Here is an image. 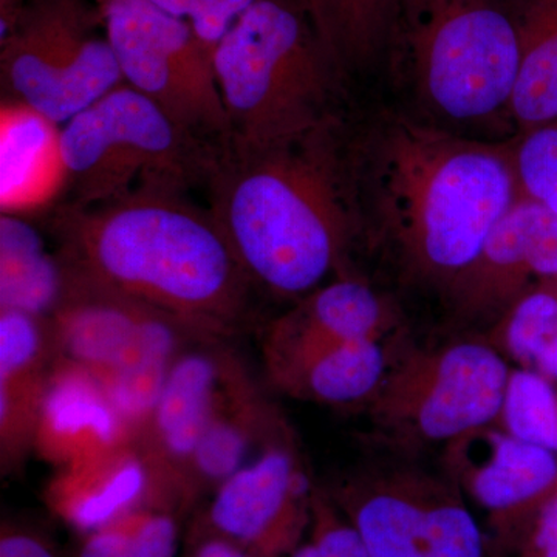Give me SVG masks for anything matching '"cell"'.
I'll return each mask as SVG.
<instances>
[{
	"instance_id": "obj_4",
	"label": "cell",
	"mask_w": 557,
	"mask_h": 557,
	"mask_svg": "<svg viewBox=\"0 0 557 557\" xmlns=\"http://www.w3.org/2000/svg\"><path fill=\"white\" fill-rule=\"evenodd\" d=\"M519 36L509 0H403L386 62L398 108L465 135L518 137Z\"/></svg>"
},
{
	"instance_id": "obj_18",
	"label": "cell",
	"mask_w": 557,
	"mask_h": 557,
	"mask_svg": "<svg viewBox=\"0 0 557 557\" xmlns=\"http://www.w3.org/2000/svg\"><path fill=\"white\" fill-rule=\"evenodd\" d=\"M346 518L370 557H432L421 480L359 483L347 493Z\"/></svg>"
},
{
	"instance_id": "obj_14",
	"label": "cell",
	"mask_w": 557,
	"mask_h": 557,
	"mask_svg": "<svg viewBox=\"0 0 557 557\" xmlns=\"http://www.w3.org/2000/svg\"><path fill=\"white\" fill-rule=\"evenodd\" d=\"M233 383L218 354L196 348L178 355L145 426L153 467L164 474H188L201 435L242 391L230 387Z\"/></svg>"
},
{
	"instance_id": "obj_19",
	"label": "cell",
	"mask_w": 557,
	"mask_h": 557,
	"mask_svg": "<svg viewBox=\"0 0 557 557\" xmlns=\"http://www.w3.org/2000/svg\"><path fill=\"white\" fill-rule=\"evenodd\" d=\"M69 287L61 256L47 251L42 236L27 219H0V309L20 310L50 319Z\"/></svg>"
},
{
	"instance_id": "obj_37",
	"label": "cell",
	"mask_w": 557,
	"mask_h": 557,
	"mask_svg": "<svg viewBox=\"0 0 557 557\" xmlns=\"http://www.w3.org/2000/svg\"><path fill=\"white\" fill-rule=\"evenodd\" d=\"M22 0H0V25L9 24L16 14Z\"/></svg>"
},
{
	"instance_id": "obj_16",
	"label": "cell",
	"mask_w": 557,
	"mask_h": 557,
	"mask_svg": "<svg viewBox=\"0 0 557 557\" xmlns=\"http://www.w3.org/2000/svg\"><path fill=\"white\" fill-rule=\"evenodd\" d=\"M2 214L30 218L60 207L65 193L61 126L21 102L2 100Z\"/></svg>"
},
{
	"instance_id": "obj_27",
	"label": "cell",
	"mask_w": 557,
	"mask_h": 557,
	"mask_svg": "<svg viewBox=\"0 0 557 557\" xmlns=\"http://www.w3.org/2000/svg\"><path fill=\"white\" fill-rule=\"evenodd\" d=\"M51 336L50 319L0 309V384L46 381L44 362Z\"/></svg>"
},
{
	"instance_id": "obj_12",
	"label": "cell",
	"mask_w": 557,
	"mask_h": 557,
	"mask_svg": "<svg viewBox=\"0 0 557 557\" xmlns=\"http://www.w3.org/2000/svg\"><path fill=\"white\" fill-rule=\"evenodd\" d=\"M395 313L368 281L350 274L336 277L298 300L274 322L267 341V362L274 380L307 359L351 341H381Z\"/></svg>"
},
{
	"instance_id": "obj_15",
	"label": "cell",
	"mask_w": 557,
	"mask_h": 557,
	"mask_svg": "<svg viewBox=\"0 0 557 557\" xmlns=\"http://www.w3.org/2000/svg\"><path fill=\"white\" fill-rule=\"evenodd\" d=\"M129 428L90 372L65 361L47 380L35 435L47 456L70 467L123 446Z\"/></svg>"
},
{
	"instance_id": "obj_24",
	"label": "cell",
	"mask_w": 557,
	"mask_h": 557,
	"mask_svg": "<svg viewBox=\"0 0 557 557\" xmlns=\"http://www.w3.org/2000/svg\"><path fill=\"white\" fill-rule=\"evenodd\" d=\"M498 421L511 437L557 456V388L536 370L509 372Z\"/></svg>"
},
{
	"instance_id": "obj_2",
	"label": "cell",
	"mask_w": 557,
	"mask_h": 557,
	"mask_svg": "<svg viewBox=\"0 0 557 557\" xmlns=\"http://www.w3.org/2000/svg\"><path fill=\"white\" fill-rule=\"evenodd\" d=\"M350 115L265 146H220L205 189L208 208L252 285L300 300L332 271L350 276L358 245L348 134Z\"/></svg>"
},
{
	"instance_id": "obj_30",
	"label": "cell",
	"mask_w": 557,
	"mask_h": 557,
	"mask_svg": "<svg viewBox=\"0 0 557 557\" xmlns=\"http://www.w3.org/2000/svg\"><path fill=\"white\" fill-rule=\"evenodd\" d=\"M314 533L311 539L317 557H370L350 520L341 518L321 498H311Z\"/></svg>"
},
{
	"instance_id": "obj_11",
	"label": "cell",
	"mask_w": 557,
	"mask_h": 557,
	"mask_svg": "<svg viewBox=\"0 0 557 557\" xmlns=\"http://www.w3.org/2000/svg\"><path fill=\"white\" fill-rule=\"evenodd\" d=\"M449 446L450 471L458 485L486 512L502 544H515L557 490V456L490 428Z\"/></svg>"
},
{
	"instance_id": "obj_22",
	"label": "cell",
	"mask_w": 557,
	"mask_h": 557,
	"mask_svg": "<svg viewBox=\"0 0 557 557\" xmlns=\"http://www.w3.org/2000/svg\"><path fill=\"white\" fill-rule=\"evenodd\" d=\"M386 376L387 358L380 341L362 339L314 355L276 383L299 397L354 405L375 397Z\"/></svg>"
},
{
	"instance_id": "obj_26",
	"label": "cell",
	"mask_w": 557,
	"mask_h": 557,
	"mask_svg": "<svg viewBox=\"0 0 557 557\" xmlns=\"http://www.w3.org/2000/svg\"><path fill=\"white\" fill-rule=\"evenodd\" d=\"M432 557H486L478 519L450 487L423 482Z\"/></svg>"
},
{
	"instance_id": "obj_20",
	"label": "cell",
	"mask_w": 557,
	"mask_h": 557,
	"mask_svg": "<svg viewBox=\"0 0 557 557\" xmlns=\"http://www.w3.org/2000/svg\"><path fill=\"white\" fill-rule=\"evenodd\" d=\"M519 36L512 121L519 135L557 116V0H509Z\"/></svg>"
},
{
	"instance_id": "obj_33",
	"label": "cell",
	"mask_w": 557,
	"mask_h": 557,
	"mask_svg": "<svg viewBox=\"0 0 557 557\" xmlns=\"http://www.w3.org/2000/svg\"><path fill=\"white\" fill-rule=\"evenodd\" d=\"M177 537V525L170 516L143 512L127 557H174Z\"/></svg>"
},
{
	"instance_id": "obj_8",
	"label": "cell",
	"mask_w": 557,
	"mask_h": 557,
	"mask_svg": "<svg viewBox=\"0 0 557 557\" xmlns=\"http://www.w3.org/2000/svg\"><path fill=\"white\" fill-rule=\"evenodd\" d=\"M124 83L205 141L228 143L214 50L188 22L148 0H97Z\"/></svg>"
},
{
	"instance_id": "obj_38",
	"label": "cell",
	"mask_w": 557,
	"mask_h": 557,
	"mask_svg": "<svg viewBox=\"0 0 557 557\" xmlns=\"http://www.w3.org/2000/svg\"><path fill=\"white\" fill-rule=\"evenodd\" d=\"M392 3H394L395 7H397L398 10H401L403 0H391Z\"/></svg>"
},
{
	"instance_id": "obj_5",
	"label": "cell",
	"mask_w": 557,
	"mask_h": 557,
	"mask_svg": "<svg viewBox=\"0 0 557 557\" xmlns=\"http://www.w3.org/2000/svg\"><path fill=\"white\" fill-rule=\"evenodd\" d=\"M212 60L230 145H271L351 113L354 84L306 0H259L220 39Z\"/></svg>"
},
{
	"instance_id": "obj_35",
	"label": "cell",
	"mask_w": 557,
	"mask_h": 557,
	"mask_svg": "<svg viewBox=\"0 0 557 557\" xmlns=\"http://www.w3.org/2000/svg\"><path fill=\"white\" fill-rule=\"evenodd\" d=\"M196 557H248L237 545H234L233 542L222 541V539H218V541L207 542V544L201 545L199 552H197Z\"/></svg>"
},
{
	"instance_id": "obj_36",
	"label": "cell",
	"mask_w": 557,
	"mask_h": 557,
	"mask_svg": "<svg viewBox=\"0 0 557 557\" xmlns=\"http://www.w3.org/2000/svg\"><path fill=\"white\" fill-rule=\"evenodd\" d=\"M530 370H536L548 380H557V339L539 355L533 369Z\"/></svg>"
},
{
	"instance_id": "obj_1",
	"label": "cell",
	"mask_w": 557,
	"mask_h": 557,
	"mask_svg": "<svg viewBox=\"0 0 557 557\" xmlns=\"http://www.w3.org/2000/svg\"><path fill=\"white\" fill-rule=\"evenodd\" d=\"M348 157L358 244L442 296L520 197L515 138L465 137L398 106L351 115Z\"/></svg>"
},
{
	"instance_id": "obj_21",
	"label": "cell",
	"mask_w": 557,
	"mask_h": 557,
	"mask_svg": "<svg viewBox=\"0 0 557 557\" xmlns=\"http://www.w3.org/2000/svg\"><path fill=\"white\" fill-rule=\"evenodd\" d=\"M306 3L319 36L351 84L384 65L399 16L391 0Z\"/></svg>"
},
{
	"instance_id": "obj_3",
	"label": "cell",
	"mask_w": 557,
	"mask_h": 557,
	"mask_svg": "<svg viewBox=\"0 0 557 557\" xmlns=\"http://www.w3.org/2000/svg\"><path fill=\"white\" fill-rule=\"evenodd\" d=\"M171 185L91 208L51 209L70 270L203 333L228 332L252 285L211 209Z\"/></svg>"
},
{
	"instance_id": "obj_10",
	"label": "cell",
	"mask_w": 557,
	"mask_h": 557,
	"mask_svg": "<svg viewBox=\"0 0 557 557\" xmlns=\"http://www.w3.org/2000/svg\"><path fill=\"white\" fill-rule=\"evenodd\" d=\"M547 284H557V212L520 194L445 298L457 318L498 321L516 300Z\"/></svg>"
},
{
	"instance_id": "obj_17",
	"label": "cell",
	"mask_w": 557,
	"mask_h": 557,
	"mask_svg": "<svg viewBox=\"0 0 557 557\" xmlns=\"http://www.w3.org/2000/svg\"><path fill=\"white\" fill-rule=\"evenodd\" d=\"M153 465L126 446L70 465L51 486V507L70 525L95 531L132 512L148 491Z\"/></svg>"
},
{
	"instance_id": "obj_7",
	"label": "cell",
	"mask_w": 557,
	"mask_h": 557,
	"mask_svg": "<svg viewBox=\"0 0 557 557\" xmlns=\"http://www.w3.org/2000/svg\"><path fill=\"white\" fill-rule=\"evenodd\" d=\"M0 27L3 100L58 126L124 83L97 0H22Z\"/></svg>"
},
{
	"instance_id": "obj_31",
	"label": "cell",
	"mask_w": 557,
	"mask_h": 557,
	"mask_svg": "<svg viewBox=\"0 0 557 557\" xmlns=\"http://www.w3.org/2000/svg\"><path fill=\"white\" fill-rule=\"evenodd\" d=\"M523 557H557V490L516 539Z\"/></svg>"
},
{
	"instance_id": "obj_32",
	"label": "cell",
	"mask_w": 557,
	"mask_h": 557,
	"mask_svg": "<svg viewBox=\"0 0 557 557\" xmlns=\"http://www.w3.org/2000/svg\"><path fill=\"white\" fill-rule=\"evenodd\" d=\"M143 512H129L115 522L91 531L81 548L79 557H127Z\"/></svg>"
},
{
	"instance_id": "obj_29",
	"label": "cell",
	"mask_w": 557,
	"mask_h": 557,
	"mask_svg": "<svg viewBox=\"0 0 557 557\" xmlns=\"http://www.w3.org/2000/svg\"><path fill=\"white\" fill-rule=\"evenodd\" d=\"M171 16L188 22L212 50L259 0H148Z\"/></svg>"
},
{
	"instance_id": "obj_6",
	"label": "cell",
	"mask_w": 557,
	"mask_h": 557,
	"mask_svg": "<svg viewBox=\"0 0 557 557\" xmlns=\"http://www.w3.org/2000/svg\"><path fill=\"white\" fill-rule=\"evenodd\" d=\"M219 149L120 84L61 126L60 207H98L146 185H205Z\"/></svg>"
},
{
	"instance_id": "obj_25",
	"label": "cell",
	"mask_w": 557,
	"mask_h": 557,
	"mask_svg": "<svg viewBox=\"0 0 557 557\" xmlns=\"http://www.w3.org/2000/svg\"><path fill=\"white\" fill-rule=\"evenodd\" d=\"M493 346L533 369L539 355L557 339V284L541 285L516 300L496 322Z\"/></svg>"
},
{
	"instance_id": "obj_9",
	"label": "cell",
	"mask_w": 557,
	"mask_h": 557,
	"mask_svg": "<svg viewBox=\"0 0 557 557\" xmlns=\"http://www.w3.org/2000/svg\"><path fill=\"white\" fill-rule=\"evenodd\" d=\"M509 372L482 341L420 351L387 372L370 399L373 418L401 440L454 442L498 421Z\"/></svg>"
},
{
	"instance_id": "obj_23",
	"label": "cell",
	"mask_w": 557,
	"mask_h": 557,
	"mask_svg": "<svg viewBox=\"0 0 557 557\" xmlns=\"http://www.w3.org/2000/svg\"><path fill=\"white\" fill-rule=\"evenodd\" d=\"M240 391L209 424L190 457L188 474L196 482H226L245 467L255 432L256 406Z\"/></svg>"
},
{
	"instance_id": "obj_28",
	"label": "cell",
	"mask_w": 557,
	"mask_h": 557,
	"mask_svg": "<svg viewBox=\"0 0 557 557\" xmlns=\"http://www.w3.org/2000/svg\"><path fill=\"white\" fill-rule=\"evenodd\" d=\"M515 164L520 194L557 212V116L515 138Z\"/></svg>"
},
{
	"instance_id": "obj_13",
	"label": "cell",
	"mask_w": 557,
	"mask_h": 557,
	"mask_svg": "<svg viewBox=\"0 0 557 557\" xmlns=\"http://www.w3.org/2000/svg\"><path fill=\"white\" fill-rule=\"evenodd\" d=\"M306 475L284 446H271L218 487L211 520L220 533L271 552L288 547L307 496Z\"/></svg>"
},
{
	"instance_id": "obj_34",
	"label": "cell",
	"mask_w": 557,
	"mask_h": 557,
	"mask_svg": "<svg viewBox=\"0 0 557 557\" xmlns=\"http://www.w3.org/2000/svg\"><path fill=\"white\" fill-rule=\"evenodd\" d=\"M0 557H54L39 539L22 533L3 534Z\"/></svg>"
}]
</instances>
